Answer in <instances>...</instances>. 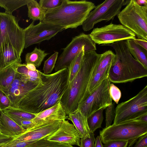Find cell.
<instances>
[{
    "instance_id": "6da1fadb",
    "label": "cell",
    "mask_w": 147,
    "mask_h": 147,
    "mask_svg": "<svg viewBox=\"0 0 147 147\" xmlns=\"http://www.w3.org/2000/svg\"><path fill=\"white\" fill-rule=\"evenodd\" d=\"M42 82L21 99L18 109L32 114L41 112L57 103L68 86L69 70L64 68L51 74L40 71Z\"/></svg>"
},
{
    "instance_id": "7a4b0ae2",
    "label": "cell",
    "mask_w": 147,
    "mask_h": 147,
    "mask_svg": "<svg viewBox=\"0 0 147 147\" xmlns=\"http://www.w3.org/2000/svg\"><path fill=\"white\" fill-rule=\"evenodd\" d=\"M100 56L95 51L84 53L80 69L67 86L60 102L67 115L76 110L84 101L94 70Z\"/></svg>"
},
{
    "instance_id": "3957f363",
    "label": "cell",
    "mask_w": 147,
    "mask_h": 147,
    "mask_svg": "<svg viewBox=\"0 0 147 147\" xmlns=\"http://www.w3.org/2000/svg\"><path fill=\"white\" fill-rule=\"evenodd\" d=\"M95 6L92 2L86 0H62L60 6L45 12L43 22L65 30L76 28L82 25Z\"/></svg>"
},
{
    "instance_id": "277c9868",
    "label": "cell",
    "mask_w": 147,
    "mask_h": 147,
    "mask_svg": "<svg viewBox=\"0 0 147 147\" xmlns=\"http://www.w3.org/2000/svg\"><path fill=\"white\" fill-rule=\"evenodd\" d=\"M112 47L116 55L110 68L108 79L111 82L125 83L147 76V69L137 61L128 49L126 40L106 45Z\"/></svg>"
},
{
    "instance_id": "5b68a950",
    "label": "cell",
    "mask_w": 147,
    "mask_h": 147,
    "mask_svg": "<svg viewBox=\"0 0 147 147\" xmlns=\"http://www.w3.org/2000/svg\"><path fill=\"white\" fill-rule=\"evenodd\" d=\"M147 133V122L138 119L117 124H113L99 131L103 143L112 141H128V147H132L140 136Z\"/></svg>"
},
{
    "instance_id": "8992f818",
    "label": "cell",
    "mask_w": 147,
    "mask_h": 147,
    "mask_svg": "<svg viewBox=\"0 0 147 147\" xmlns=\"http://www.w3.org/2000/svg\"><path fill=\"white\" fill-rule=\"evenodd\" d=\"M117 17L122 25L138 38L147 40V5L140 6L136 0H130Z\"/></svg>"
},
{
    "instance_id": "52a82bcc",
    "label": "cell",
    "mask_w": 147,
    "mask_h": 147,
    "mask_svg": "<svg viewBox=\"0 0 147 147\" xmlns=\"http://www.w3.org/2000/svg\"><path fill=\"white\" fill-rule=\"evenodd\" d=\"M115 113L113 124L137 119L147 114V85L134 97L119 104Z\"/></svg>"
},
{
    "instance_id": "ba28073f",
    "label": "cell",
    "mask_w": 147,
    "mask_h": 147,
    "mask_svg": "<svg viewBox=\"0 0 147 147\" xmlns=\"http://www.w3.org/2000/svg\"><path fill=\"white\" fill-rule=\"evenodd\" d=\"M18 22L12 14L0 12V47L9 43L21 55L24 48V33Z\"/></svg>"
},
{
    "instance_id": "9c48e42d",
    "label": "cell",
    "mask_w": 147,
    "mask_h": 147,
    "mask_svg": "<svg viewBox=\"0 0 147 147\" xmlns=\"http://www.w3.org/2000/svg\"><path fill=\"white\" fill-rule=\"evenodd\" d=\"M85 52L96 50V44L89 34L82 33L73 37L71 42L63 49L58 57L55 67V72L69 67L71 63L83 49Z\"/></svg>"
},
{
    "instance_id": "30bf717a",
    "label": "cell",
    "mask_w": 147,
    "mask_h": 147,
    "mask_svg": "<svg viewBox=\"0 0 147 147\" xmlns=\"http://www.w3.org/2000/svg\"><path fill=\"white\" fill-rule=\"evenodd\" d=\"M89 34L95 44L103 46L121 40L134 39L136 36L133 32L122 25L112 23L94 28Z\"/></svg>"
},
{
    "instance_id": "8fae6325",
    "label": "cell",
    "mask_w": 147,
    "mask_h": 147,
    "mask_svg": "<svg viewBox=\"0 0 147 147\" xmlns=\"http://www.w3.org/2000/svg\"><path fill=\"white\" fill-rule=\"evenodd\" d=\"M111 82L108 78L103 81L79 106L78 109L87 119L94 112L112 103L109 91Z\"/></svg>"
},
{
    "instance_id": "7c38bea8",
    "label": "cell",
    "mask_w": 147,
    "mask_h": 147,
    "mask_svg": "<svg viewBox=\"0 0 147 147\" xmlns=\"http://www.w3.org/2000/svg\"><path fill=\"white\" fill-rule=\"evenodd\" d=\"M125 1L124 0H106L95 6L83 23V30L88 31L98 22L113 19L120 12L122 6L126 3Z\"/></svg>"
},
{
    "instance_id": "4fadbf2b",
    "label": "cell",
    "mask_w": 147,
    "mask_h": 147,
    "mask_svg": "<svg viewBox=\"0 0 147 147\" xmlns=\"http://www.w3.org/2000/svg\"><path fill=\"white\" fill-rule=\"evenodd\" d=\"M34 22L24 29V48L35 44H39L45 40H49L58 33L64 29L62 27L51 24L43 21L37 24Z\"/></svg>"
},
{
    "instance_id": "5bb4252c",
    "label": "cell",
    "mask_w": 147,
    "mask_h": 147,
    "mask_svg": "<svg viewBox=\"0 0 147 147\" xmlns=\"http://www.w3.org/2000/svg\"><path fill=\"white\" fill-rule=\"evenodd\" d=\"M63 120H52L35 125L24 133L13 136V140L19 141H31L46 138L58 129Z\"/></svg>"
},
{
    "instance_id": "9a60e30c",
    "label": "cell",
    "mask_w": 147,
    "mask_h": 147,
    "mask_svg": "<svg viewBox=\"0 0 147 147\" xmlns=\"http://www.w3.org/2000/svg\"><path fill=\"white\" fill-rule=\"evenodd\" d=\"M82 138L73 124L63 120L58 129L45 139L49 141L79 146Z\"/></svg>"
},
{
    "instance_id": "2e32d148",
    "label": "cell",
    "mask_w": 147,
    "mask_h": 147,
    "mask_svg": "<svg viewBox=\"0 0 147 147\" xmlns=\"http://www.w3.org/2000/svg\"><path fill=\"white\" fill-rule=\"evenodd\" d=\"M39 84L26 82L22 79L16 72L15 79L7 95L11 101V107L18 109L20 101L24 96Z\"/></svg>"
},
{
    "instance_id": "e0dca14e",
    "label": "cell",
    "mask_w": 147,
    "mask_h": 147,
    "mask_svg": "<svg viewBox=\"0 0 147 147\" xmlns=\"http://www.w3.org/2000/svg\"><path fill=\"white\" fill-rule=\"evenodd\" d=\"M35 114V117L32 120L35 125L50 120H65L68 118L60 101L52 107Z\"/></svg>"
},
{
    "instance_id": "ac0fdd59",
    "label": "cell",
    "mask_w": 147,
    "mask_h": 147,
    "mask_svg": "<svg viewBox=\"0 0 147 147\" xmlns=\"http://www.w3.org/2000/svg\"><path fill=\"white\" fill-rule=\"evenodd\" d=\"M21 55L9 43L0 47V71L22 62Z\"/></svg>"
},
{
    "instance_id": "d6986e66",
    "label": "cell",
    "mask_w": 147,
    "mask_h": 147,
    "mask_svg": "<svg viewBox=\"0 0 147 147\" xmlns=\"http://www.w3.org/2000/svg\"><path fill=\"white\" fill-rule=\"evenodd\" d=\"M0 129L2 134L11 136L20 135L26 131L2 111L0 116Z\"/></svg>"
},
{
    "instance_id": "ffe728a7",
    "label": "cell",
    "mask_w": 147,
    "mask_h": 147,
    "mask_svg": "<svg viewBox=\"0 0 147 147\" xmlns=\"http://www.w3.org/2000/svg\"><path fill=\"white\" fill-rule=\"evenodd\" d=\"M68 119L72 121L76 129L82 137H90V131L87 119L78 109L68 115Z\"/></svg>"
},
{
    "instance_id": "44dd1931",
    "label": "cell",
    "mask_w": 147,
    "mask_h": 147,
    "mask_svg": "<svg viewBox=\"0 0 147 147\" xmlns=\"http://www.w3.org/2000/svg\"><path fill=\"white\" fill-rule=\"evenodd\" d=\"M128 49L137 61L147 69V50L137 44L134 39L126 40Z\"/></svg>"
},
{
    "instance_id": "7402d4cb",
    "label": "cell",
    "mask_w": 147,
    "mask_h": 147,
    "mask_svg": "<svg viewBox=\"0 0 147 147\" xmlns=\"http://www.w3.org/2000/svg\"><path fill=\"white\" fill-rule=\"evenodd\" d=\"M16 69L21 78L26 82L37 83L42 82L40 71L38 70L35 71L29 70L26 67V64L21 63L16 65Z\"/></svg>"
},
{
    "instance_id": "603a6c76",
    "label": "cell",
    "mask_w": 147,
    "mask_h": 147,
    "mask_svg": "<svg viewBox=\"0 0 147 147\" xmlns=\"http://www.w3.org/2000/svg\"><path fill=\"white\" fill-rule=\"evenodd\" d=\"M16 65L0 71V90L6 95L16 76Z\"/></svg>"
},
{
    "instance_id": "cb8c5ba5",
    "label": "cell",
    "mask_w": 147,
    "mask_h": 147,
    "mask_svg": "<svg viewBox=\"0 0 147 147\" xmlns=\"http://www.w3.org/2000/svg\"><path fill=\"white\" fill-rule=\"evenodd\" d=\"M113 64L109 65L92 77L84 100L103 81L108 78L110 70Z\"/></svg>"
},
{
    "instance_id": "d4e9b609",
    "label": "cell",
    "mask_w": 147,
    "mask_h": 147,
    "mask_svg": "<svg viewBox=\"0 0 147 147\" xmlns=\"http://www.w3.org/2000/svg\"><path fill=\"white\" fill-rule=\"evenodd\" d=\"M28 8V17L33 21H43L45 12L36 0H32L26 5Z\"/></svg>"
},
{
    "instance_id": "484cf974",
    "label": "cell",
    "mask_w": 147,
    "mask_h": 147,
    "mask_svg": "<svg viewBox=\"0 0 147 147\" xmlns=\"http://www.w3.org/2000/svg\"><path fill=\"white\" fill-rule=\"evenodd\" d=\"M116 59V54L111 50L107 51L101 54L98 61L94 70L92 76L109 65L113 64Z\"/></svg>"
},
{
    "instance_id": "4316f807",
    "label": "cell",
    "mask_w": 147,
    "mask_h": 147,
    "mask_svg": "<svg viewBox=\"0 0 147 147\" xmlns=\"http://www.w3.org/2000/svg\"><path fill=\"white\" fill-rule=\"evenodd\" d=\"M49 53L45 51L35 47L31 52L27 53L25 56V62L26 64H32L38 67L41 65L45 57Z\"/></svg>"
},
{
    "instance_id": "83f0119b",
    "label": "cell",
    "mask_w": 147,
    "mask_h": 147,
    "mask_svg": "<svg viewBox=\"0 0 147 147\" xmlns=\"http://www.w3.org/2000/svg\"><path fill=\"white\" fill-rule=\"evenodd\" d=\"M2 111L14 121L18 120H31L35 117V114L29 113L11 107Z\"/></svg>"
},
{
    "instance_id": "f1b7e54d",
    "label": "cell",
    "mask_w": 147,
    "mask_h": 147,
    "mask_svg": "<svg viewBox=\"0 0 147 147\" xmlns=\"http://www.w3.org/2000/svg\"><path fill=\"white\" fill-rule=\"evenodd\" d=\"M106 108H103L94 112L87 118L90 132L94 133L98 128L102 127L104 119L103 112Z\"/></svg>"
},
{
    "instance_id": "f546056e",
    "label": "cell",
    "mask_w": 147,
    "mask_h": 147,
    "mask_svg": "<svg viewBox=\"0 0 147 147\" xmlns=\"http://www.w3.org/2000/svg\"><path fill=\"white\" fill-rule=\"evenodd\" d=\"M85 52V50L82 49L72 62L68 69V84L73 80L79 71Z\"/></svg>"
},
{
    "instance_id": "4dcf8cb0",
    "label": "cell",
    "mask_w": 147,
    "mask_h": 147,
    "mask_svg": "<svg viewBox=\"0 0 147 147\" xmlns=\"http://www.w3.org/2000/svg\"><path fill=\"white\" fill-rule=\"evenodd\" d=\"M32 0H0V7L5 9V12L12 14L15 10L31 2Z\"/></svg>"
},
{
    "instance_id": "1f68e13d",
    "label": "cell",
    "mask_w": 147,
    "mask_h": 147,
    "mask_svg": "<svg viewBox=\"0 0 147 147\" xmlns=\"http://www.w3.org/2000/svg\"><path fill=\"white\" fill-rule=\"evenodd\" d=\"M25 147H74L67 144L48 141L45 138L33 142Z\"/></svg>"
},
{
    "instance_id": "d6a6232c",
    "label": "cell",
    "mask_w": 147,
    "mask_h": 147,
    "mask_svg": "<svg viewBox=\"0 0 147 147\" xmlns=\"http://www.w3.org/2000/svg\"><path fill=\"white\" fill-rule=\"evenodd\" d=\"M58 52L57 51L51 55L44 63L43 67V73L50 74L55 68L58 57Z\"/></svg>"
},
{
    "instance_id": "836d02e7",
    "label": "cell",
    "mask_w": 147,
    "mask_h": 147,
    "mask_svg": "<svg viewBox=\"0 0 147 147\" xmlns=\"http://www.w3.org/2000/svg\"><path fill=\"white\" fill-rule=\"evenodd\" d=\"M62 0H40L39 3L45 12L60 6Z\"/></svg>"
},
{
    "instance_id": "e575fe53",
    "label": "cell",
    "mask_w": 147,
    "mask_h": 147,
    "mask_svg": "<svg viewBox=\"0 0 147 147\" xmlns=\"http://www.w3.org/2000/svg\"><path fill=\"white\" fill-rule=\"evenodd\" d=\"M105 109V123L107 127L111 125L112 121L114 120L115 115V102L107 106Z\"/></svg>"
},
{
    "instance_id": "d590c367",
    "label": "cell",
    "mask_w": 147,
    "mask_h": 147,
    "mask_svg": "<svg viewBox=\"0 0 147 147\" xmlns=\"http://www.w3.org/2000/svg\"><path fill=\"white\" fill-rule=\"evenodd\" d=\"M109 91L112 99L116 104H118L121 96V92L120 89L113 84L111 83Z\"/></svg>"
},
{
    "instance_id": "8d00e7d4",
    "label": "cell",
    "mask_w": 147,
    "mask_h": 147,
    "mask_svg": "<svg viewBox=\"0 0 147 147\" xmlns=\"http://www.w3.org/2000/svg\"><path fill=\"white\" fill-rule=\"evenodd\" d=\"M90 137H82L81 138L80 147H94L95 138L94 133L90 132Z\"/></svg>"
},
{
    "instance_id": "74e56055",
    "label": "cell",
    "mask_w": 147,
    "mask_h": 147,
    "mask_svg": "<svg viewBox=\"0 0 147 147\" xmlns=\"http://www.w3.org/2000/svg\"><path fill=\"white\" fill-rule=\"evenodd\" d=\"M35 141H19L12 139L5 144L2 147H25Z\"/></svg>"
},
{
    "instance_id": "f35d334b",
    "label": "cell",
    "mask_w": 147,
    "mask_h": 147,
    "mask_svg": "<svg viewBox=\"0 0 147 147\" xmlns=\"http://www.w3.org/2000/svg\"><path fill=\"white\" fill-rule=\"evenodd\" d=\"M11 101L7 96L0 90V110L2 111L11 107Z\"/></svg>"
},
{
    "instance_id": "ab89813d",
    "label": "cell",
    "mask_w": 147,
    "mask_h": 147,
    "mask_svg": "<svg viewBox=\"0 0 147 147\" xmlns=\"http://www.w3.org/2000/svg\"><path fill=\"white\" fill-rule=\"evenodd\" d=\"M128 144L127 141L114 140L105 143L103 147H127Z\"/></svg>"
},
{
    "instance_id": "60d3db41",
    "label": "cell",
    "mask_w": 147,
    "mask_h": 147,
    "mask_svg": "<svg viewBox=\"0 0 147 147\" xmlns=\"http://www.w3.org/2000/svg\"><path fill=\"white\" fill-rule=\"evenodd\" d=\"M14 122L26 130L32 128L35 125L32 120H18Z\"/></svg>"
},
{
    "instance_id": "b9f144b4",
    "label": "cell",
    "mask_w": 147,
    "mask_h": 147,
    "mask_svg": "<svg viewBox=\"0 0 147 147\" xmlns=\"http://www.w3.org/2000/svg\"><path fill=\"white\" fill-rule=\"evenodd\" d=\"M147 133L139 137L133 147H147Z\"/></svg>"
},
{
    "instance_id": "7bdbcfd3",
    "label": "cell",
    "mask_w": 147,
    "mask_h": 147,
    "mask_svg": "<svg viewBox=\"0 0 147 147\" xmlns=\"http://www.w3.org/2000/svg\"><path fill=\"white\" fill-rule=\"evenodd\" d=\"M13 137V136H6L2 133H0V144L6 143L12 140Z\"/></svg>"
},
{
    "instance_id": "ee69618b",
    "label": "cell",
    "mask_w": 147,
    "mask_h": 147,
    "mask_svg": "<svg viewBox=\"0 0 147 147\" xmlns=\"http://www.w3.org/2000/svg\"><path fill=\"white\" fill-rule=\"evenodd\" d=\"M134 39L135 42L138 45L147 50V41L143 39L136 38Z\"/></svg>"
},
{
    "instance_id": "f6af8a7d",
    "label": "cell",
    "mask_w": 147,
    "mask_h": 147,
    "mask_svg": "<svg viewBox=\"0 0 147 147\" xmlns=\"http://www.w3.org/2000/svg\"><path fill=\"white\" fill-rule=\"evenodd\" d=\"M94 147H103L99 136H98L95 139Z\"/></svg>"
},
{
    "instance_id": "bcb514c9",
    "label": "cell",
    "mask_w": 147,
    "mask_h": 147,
    "mask_svg": "<svg viewBox=\"0 0 147 147\" xmlns=\"http://www.w3.org/2000/svg\"><path fill=\"white\" fill-rule=\"evenodd\" d=\"M26 67L29 70L35 71L37 69L36 67L34 65L32 64H26Z\"/></svg>"
},
{
    "instance_id": "7dc6e473",
    "label": "cell",
    "mask_w": 147,
    "mask_h": 147,
    "mask_svg": "<svg viewBox=\"0 0 147 147\" xmlns=\"http://www.w3.org/2000/svg\"><path fill=\"white\" fill-rule=\"evenodd\" d=\"M137 3L140 6L147 5V0H136Z\"/></svg>"
},
{
    "instance_id": "c3c4849f",
    "label": "cell",
    "mask_w": 147,
    "mask_h": 147,
    "mask_svg": "<svg viewBox=\"0 0 147 147\" xmlns=\"http://www.w3.org/2000/svg\"><path fill=\"white\" fill-rule=\"evenodd\" d=\"M138 119L142 121L147 122V114L142 115Z\"/></svg>"
},
{
    "instance_id": "681fc988",
    "label": "cell",
    "mask_w": 147,
    "mask_h": 147,
    "mask_svg": "<svg viewBox=\"0 0 147 147\" xmlns=\"http://www.w3.org/2000/svg\"><path fill=\"white\" fill-rule=\"evenodd\" d=\"M4 144H0V147H2V146L4 145Z\"/></svg>"
},
{
    "instance_id": "f907efd6",
    "label": "cell",
    "mask_w": 147,
    "mask_h": 147,
    "mask_svg": "<svg viewBox=\"0 0 147 147\" xmlns=\"http://www.w3.org/2000/svg\"><path fill=\"white\" fill-rule=\"evenodd\" d=\"M0 133H1V129H0Z\"/></svg>"
},
{
    "instance_id": "816d5d0a",
    "label": "cell",
    "mask_w": 147,
    "mask_h": 147,
    "mask_svg": "<svg viewBox=\"0 0 147 147\" xmlns=\"http://www.w3.org/2000/svg\"><path fill=\"white\" fill-rule=\"evenodd\" d=\"M1 111L0 110V115H1Z\"/></svg>"
}]
</instances>
